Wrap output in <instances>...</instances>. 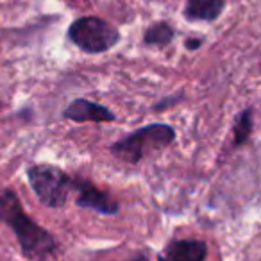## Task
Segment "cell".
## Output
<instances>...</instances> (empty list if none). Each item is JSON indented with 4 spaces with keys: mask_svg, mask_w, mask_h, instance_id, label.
Wrapping results in <instances>:
<instances>
[{
    "mask_svg": "<svg viewBox=\"0 0 261 261\" xmlns=\"http://www.w3.org/2000/svg\"><path fill=\"white\" fill-rule=\"evenodd\" d=\"M204 45V38H186L185 47L186 50H199Z\"/></svg>",
    "mask_w": 261,
    "mask_h": 261,
    "instance_id": "obj_12",
    "label": "cell"
},
{
    "mask_svg": "<svg viewBox=\"0 0 261 261\" xmlns=\"http://www.w3.org/2000/svg\"><path fill=\"white\" fill-rule=\"evenodd\" d=\"M252 129H254V111L252 108H245L242 113H238L234 123H232V149H240L250 138Z\"/></svg>",
    "mask_w": 261,
    "mask_h": 261,
    "instance_id": "obj_10",
    "label": "cell"
},
{
    "mask_svg": "<svg viewBox=\"0 0 261 261\" xmlns=\"http://www.w3.org/2000/svg\"><path fill=\"white\" fill-rule=\"evenodd\" d=\"M27 181L43 206L58 210L68 200L73 177L56 165L36 163L27 168Z\"/></svg>",
    "mask_w": 261,
    "mask_h": 261,
    "instance_id": "obj_4",
    "label": "cell"
},
{
    "mask_svg": "<svg viewBox=\"0 0 261 261\" xmlns=\"http://www.w3.org/2000/svg\"><path fill=\"white\" fill-rule=\"evenodd\" d=\"M225 9V0H186L182 15L188 22H215Z\"/></svg>",
    "mask_w": 261,
    "mask_h": 261,
    "instance_id": "obj_8",
    "label": "cell"
},
{
    "mask_svg": "<svg viewBox=\"0 0 261 261\" xmlns=\"http://www.w3.org/2000/svg\"><path fill=\"white\" fill-rule=\"evenodd\" d=\"M175 138L177 133L168 123H149L116 140L113 145H109V152L127 165H138L147 154L172 145Z\"/></svg>",
    "mask_w": 261,
    "mask_h": 261,
    "instance_id": "obj_2",
    "label": "cell"
},
{
    "mask_svg": "<svg viewBox=\"0 0 261 261\" xmlns=\"http://www.w3.org/2000/svg\"><path fill=\"white\" fill-rule=\"evenodd\" d=\"M207 243L202 240H170L158 254V261H206Z\"/></svg>",
    "mask_w": 261,
    "mask_h": 261,
    "instance_id": "obj_7",
    "label": "cell"
},
{
    "mask_svg": "<svg viewBox=\"0 0 261 261\" xmlns=\"http://www.w3.org/2000/svg\"><path fill=\"white\" fill-rule=\"evenodd\" d=\"M0 222L13 229L22 256L29 261H50L59 254L58 238L29 217L15 190L0 192Z\"/></svg>",
    "mask_w": 261,
    "mask_h": 261,
    "instance_id": "obj_1",
    "label": "cell"
},
{
    "mask_svg": "<svg viewBox=\"0 0 261 261\" xmlns=\"http://www.w3.org/2000/svg\"><path fill=\"white\" fill-rule=\"evenodd\" d=\"M72 190L77 192L75 204L83 210L95 211V213L104 215V217H113L120 211L118 200H115L108 192L100 190L90 179H84L81 175L73 177Z\"/></svg>",
    "mask_w": 261,
    "mask_h": 261,
    "instance_id": "obj_5",
    "label": "cell"
},
{
    "mask_svg": "<svg viewBox=\"0 0 261 261\" xmlns=\"http://www.w3.org/2000/svg\"><path fill=\"white\" fill-rule=\"evenodd\" d=\"M175 29L168 22H156L143 33V45L147 47H167L174 41Z\"/></svg>",
    "mask_w": 261,
    "mask_h": 261,
    "instance_id": "obj_9",
    "label": "cell"
},
{
    "mask_svg": "<svg viewBox=\"0 0 261 261\" xmlns=\"http://www.w3.org/2000/svg\"><path fill=\"white\" fill-rule=\"evenodd\" d=\"M127 261H150L149 259V256H147L145 252H138L136 256H133V257H129Z\"/></svg>",
    "mask_w": 261,
    "mask_h": 261,
    "instance_id": "obj_13",
    "label": "cell"
},
{
    "mask_svg": "<svg viewBox=\"0 0 261 261\" xmlns=\"http://www.w3.org/2000/svg\"><path fill=\"white\" fill-rule=\"evenodd\" d=\"M182 98H185L182 93H175V95H170V97H165V98H161L158 104L152 106V111H165V109L179 104V100H182Z\"/></svg>",
    "mask_w": 261,
    "mask_h": 261,
    "instance_id": "obj_11",
    "label": "cell"
},
{
    "mask_svg": "<svg viewBox=\"0 0 261 261\" xmlns=\"http://www.w3.org/2000/svg\"><path fill=\"white\" fill-rule=\"evenodd\" d=\"M68 40L86 54H104L116 47L120 31L100 16H81L73 20L66 33Z\"/></svg>",
    "mask_w": 261,
    "mask_h": 261,
    "instance_id": "obj_3",
    "label": "cell"
},
{
    "mask_svg": "<svg viewBox=\"0 0 261 261\" xmlns=\"http://www.w3.org/2000/svg\"><path fill=\"white\" fill-rule=\"evenodd\" d=\"M63 118L72 120L77 123L84 122H115L116 115L106 106L98 104V102L88 100V98H75L72 100L65 109H63Z\"/></svg>",
    "mask_w": 261,
    "mask_h": 261,
    "instance_id": "obj_6",
    "label": "cell"
}]
</instances>
